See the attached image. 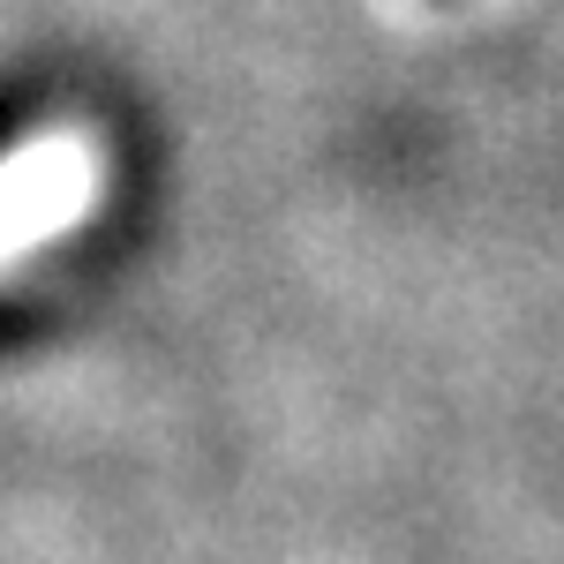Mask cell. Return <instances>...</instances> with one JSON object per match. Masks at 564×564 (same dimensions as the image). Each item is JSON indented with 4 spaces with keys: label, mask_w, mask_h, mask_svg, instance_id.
<instances>
[{
    "label": "cell",
    "mask_w": 564,
    "mask_h": 564,
    "mask_svg": "<svg viewBox=\"0 0 564 564\" xmlns=\"http://www.w3.org/2000/svg\"><path fill=\"white\" fill-rule=\"evenodd\" d=\"M84 143L68 135H39L0 166V263L23 257L31 241H53L68 218L84 212Z\"/></svg>",
    "instance_id": "1"
}]
</instances>
